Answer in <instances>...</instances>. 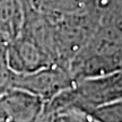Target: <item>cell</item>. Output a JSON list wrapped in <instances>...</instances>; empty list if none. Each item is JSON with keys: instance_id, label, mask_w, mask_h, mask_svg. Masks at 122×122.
I'll return each mask as SVG.
<instances>
[{"instance_id": "6da1fadb", "label": "cell", "mask_w": 122, "mask_h": 122, "mask_svg": "<svg viewBox=\"0 0 122 122\" xmlns=\"http://www.w3.org/2000/svg\"><path fill=\"white\" fill-rule=\"evenodd\" d=\"M89 117L96 122H122V98L97 106Z\"/></svg>"}, {"instance_id": "7a4b0ae2", "label": "cell", "mask_w": 122, "mask_h": 122, "mask_svg": "<svg viewBox=\"0 0 122 122\" xmlns=\"http://www.w3.org/2000/svg\"><path fill=\"white\" fill-rule=\"evenodd\" d=\"M63 122H96L91 117H79V115H69L63 119Z\"/></svg>"}]
</instances>
